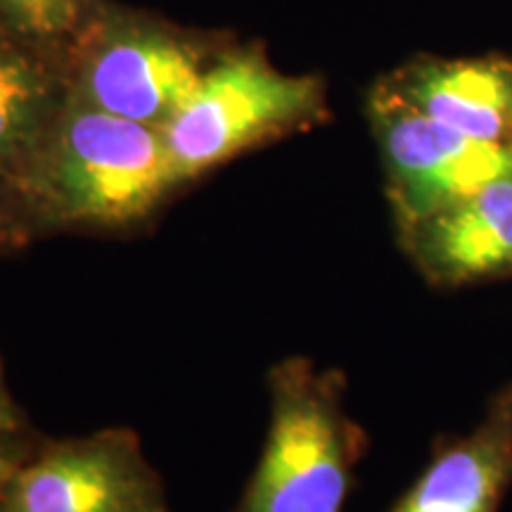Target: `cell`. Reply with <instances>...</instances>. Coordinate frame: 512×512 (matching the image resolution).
Returning a JSON list of instances; mask_svg holds the SVG:
<instances>
[{
  "label": "cell",
  "instance_id": "6da1fadb",
  "mask_svg": "<svg viewBox=\"0 0 512 512\" xmlns=\"http://www.w3.org/2000/svg\"><path fill=\"white\" fill-rule=\"evenodd\" d=\"M43 233H124L183 188L162 128L69 98L22 178Z\"/></svg>",
  "mask_w": 512,
  "mask_h": 512
},
{
  "label": "cell",
  "instance_id": "7a4b0ae2",
  "mask_svg": "<svg viewBox=\"0 0 512 512\" xmlns=\"http://www.w3.org/2000/svg\"><path fill=\"white\" fill-rule=\"evenodd\" d=\"M366 437L344 377L290 358L271 373V427L238 512H344Z\"/></svg>",
  "mask_w": 512,
  "mask_h": 512
},
{
  "label": "cell",
  "instance_id": "3957f363",
  "mask_svg": "<svg viewBox=\"0 0 512 512\" xmlns=\"http://www.w3.org/2000/svg\"><path fill=\"white\" fill-rule=\"evenodd\" d=\"M328 119V86L318 74L280 72L259 46L228 43L162 133L185 185Z\"/></svg>",
  "mask_w": 512,
  "mask_h": 512
},
{
  "label": "cell",
  "instance_id": "277c9868",
  "mask_svg": "<svg viewBox=\"0 0 512 512\" xmlns=\"http://www.w3.org/2000/svg\"><path fill=\"white\" fill-rule=\"evenodd\" d=\"M228 43L102 0L67 48L72 98L121 119L164 128Z\"/></svg>",
  "mask_w": 512,
  "mask_h": 512
},
{
  "label": "cell",
  "instance_id": "5b68a950",
  "mask_svg": "<svg viewBox=\"0 0 512 512\" xmlns=\"http://www.w3.org/2000/svg\"><path fill=\"white\" fill-rule=\"evenodd\" d=\"M366 114L380 147L396 230L512 174V145L467 138L415 110L380 81L368 91Z\"/></svg>",
  "mask_w": 512,
  "mask_h": 512
},
{
  "label": "cell",
  "instance_id": "8992f818",
  "mask_svg": "<svg viewBox=\"0 0 512 512\" xmlns=\"http://www.w3.org/2000/svg\"><path fill=\"white\" fill-rule=\"evenodd\" d=\"M5 512H171L157 472L126 430L48 446L12 467Z\"/></svg>",
  "mask_w": 512,
  "mask_h": 512
},
{
  "label": "cell",
  "instance_id": "52a82bcc",
  "mask_svg": "<svg viewBox=\"0 0 512 512\" xmlns=\"http://www.w3.org/2000/svg\"><path fill=\"white\" fill-rule=\"evenodd\" d=\"M396 235L422 278L439 290L512 278V174Z\"/></svg>",
  "mask_w": 512,
  "mask_h": 512
},
{
  "label": "cell",
  "instance_id": "ba28073f",
  "mask_svg": "<svg viewBox=\"0 0 512 512\" xmlns=\"http://www.w3.org/2000/svg\"><path fill=\"white\" fill-rule=\"evenodd\" d=\"M427 117L467 138L512 145V57L418 55L377 79Z\"/></svg>",
  "mask_w": 512,
  "mask_h": 512
},
{
  "label": "cell",
  "instance_id": "9c48e42d",
  "mask_svg": "<svg viewBox=\"0 0 512 512\" xmlns=\"http://www.w3.org/2000/svg\"><path fill=\"white\" fill-rule=\"evenodd\" d=\"M512 489V382L465 437L437 446L389 512H498Z\"/></svg>",
  "mask_w": 512,
  "mask_h": 512
},
{
  "label": "cell",
  "instance_id": "30bf717a",
  "mask_svg": "<svg viewBox=\"0 0 512 512\" xmlns=\"http://www.w3.org/2000/svg\"><path fill=\"white\" fill-rule=\"evenodd\" d=\"M69 98L67 53L0 24V174L22 183Z\"/></svg>",
  "mask_w": 512,
  "mask_h": 512
},
{
  "label": "cell",
  "instance_id": "8fae6325",
  "mask_svg": "<svg viewBox=\"0 0 512 512\" xmlns=\"http://www.w3.org/2000/svg\"><path fill=\"white\" fill-rule=\"evenodd\" d=\"M102 0H0V24L41 46L67 53Z\"/></svg>",
  "mask_w": 512,
  "mask_h": 512
},
{
  "label": "cell",
  "instance_id": "7c38bea8",
  "mask_svg": "<svg viewBox=\"0 0 512 512\" xmlns=\"http://www.w3.org/2000/svg\"><path fill=\"white\" fill-rule=\"evenodd\" d=\"M43 235L27 192L12 178L0 174V256L27 247Z\"/></svg>",
  "mask_w": 512,
  "mask_h": 512
},
{
  "label": "cell",
  "instance_id": "4fadbf2b",
  "mask_svg": "<svg viewBox=\"0 0 512 512\" xmlns=\"http://www.w3.org/2000/svg\"><path fill=\"white\" fill-rule=\"evenodd\" d=\"M19 430V415L15 403H12V396L5 387L3 380V370H0V451H5V446L10 444V439L15 437Z\"/></svg>",
  "mask_w": 512,
  "mask_h": 512
},
{
  "label": "cell",
  "instance_id": "5bb4252c",
  "mask_svg": "<svg viewBox=\"0 0 512 512\" xmlns=\"http://www.w3.org/2000/svg\"><path fill=\"white\" fill-rule=\"evenodd\" d=\"M10 472H12L10 456L0 451V512H5V486H8Z\"/></svg>",
  "mask_w": 512,
  "mask_h": 512
}]
</instances>
